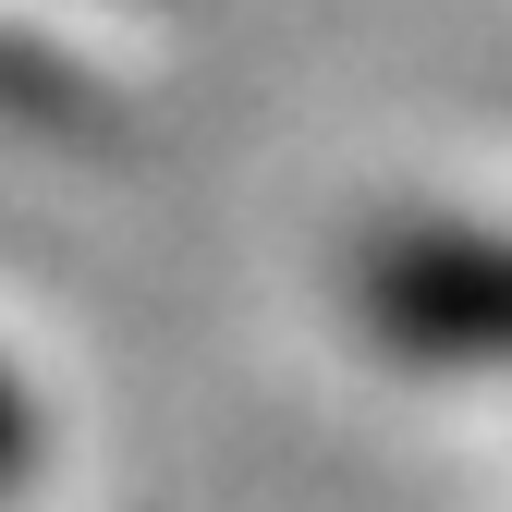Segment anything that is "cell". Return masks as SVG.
Wrapping results in <instances>:
<instances>
[{
  "mask_svg": "<svg viewBox=\"0 0 512 512\" xmlns=\"http://www.w3.org/2000/svg\"><path fill=\"white\" fill-rule=\"evenodd\" d=\"M378 330L403 342H500L512 354V244H403L378 256Z\"/></svg>",
  "mask_w": 512,
  "mask_h": 512,
  "instance_id": "cell-1",
  "label": "cell"
}]
</instances>
